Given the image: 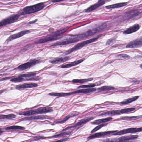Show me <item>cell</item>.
<instances>
[{"instance_id": "obj_1", "label": "cell", "mask_w": 142, "mask_h": 142, "mask_svg": "<svg viewBox=\"0 0 142 142\" xmlns=\"http://www.w3.org/2000/svg\"><path fill=\"white\" fill-rule=\"evenodd\" d=\"M107 27V24L106 23H104L103 24H101L96 27L88 30L85 33L80 34L79 35H76L72 37L73 38L78 39L80 40L84 38H87L88 37L93 36L96 34L100 33L105 30Z\"/></svg>"}, {"instance_id": "obj_2", "label": "cell", "mask_w": 142, "mask_h": 142, "mask_svg": "<svg viewBox=\"0 0 142 142\" xmlns=\"http://www.w3.org/2000/svg\"><path fill=\"white\" fill-rule=\"evenodd\" d=\"M53 109L51 107H40L37 109L32 110H30L25 112H20L19 113V114L21 115L30 116V115H37V114H45L47 113L53 112Z\"/></svg>"}, {"instance_id": "obj_3", "label": "cell", "mask_w": 142, "mask_h": 142, "mask_svg": "<svg viewBox=\"0 0 142 142\" xmlns=\"http://www.w3.org/2000/svg\"><path fill=\"white\" fill-rule=\"evenodd\" d=\"M45 6V5L43 3H40L33 6L26 7L21 10L20 14L21 15H26L35 13L42 10Z\"/></svg>"}, {"instance_id": "obj_4", "label": "cell", "mask_w": 142, "mask_h": 142, "mask_svg": "<svg viewBox=\"0 0 142 142\" xmlns=\"http://www.w3.org/2000/svg\"><path fill=\"white\" fill-rule=\"evenodd\" d=\"M101 36V35H99V36H98V37L91 38V39H89V40H88L83 41V42H82L79 43L77 44L73 48L66 51L64 53V55H67L70 54V53H71L73 52V51H76L77 50L81 49L82 48H83V47H84L85 46H86L88 44H91V43H92L94 42L95 41H96Z\"/></svg>"}, {"instance_id": "obj_5", "label": "cell", "mask_w": 142, "mask_h": 142, "mask_svg": "<svg viewBox=\"0 0 142 142\" xmlns=\"http://www.w3.org/2000/svg\"><path fill=\"white\" fill-rule=\"evenodd\" d=\"M136 109L135 108H130L123 109L120 110H113L108 112H105L100 115V116H114L116 115H119L120 114L128 113L130 112H133Z\"/></svg>"}, {"instance_id": "obj_6", "label": "cell", "mask_w": 142, "mask_h": 142, "mask_svg": "<svg viewBox=\"0 0 142 142\" xmlns=\"http://www.w3.org/2000/svg\"><path fill=\"white\" fill-rule=\"evenodd\" d=\"M19 18V15L15 14L4 19L0 21V27L15 23L18 20Z\"/></svg>"}, {"instance_id": "obj_7", "label": "cell", "mask_w": 142, "mask_h": 142, "mask_svg": "<svg viewBox=\"0 0 142 142\" xmlns=\"http://www.w3.org/2000/svg\"><path fill=\"white\" fill-rule=\"evenodd\" d=\"M142 131V128H127V129L117 131L114 133L112 134L113 136H120L122 135L126 134L128 133H135L138 132H141Z\"/></svg>"}, {"instance_id": "obj_8", "label": "cell", "mask_w": 142, "mask_h": 142, "mask_svg": "<svg viewBox=\"0 0 142 142\" xmlns=\"http://www.w3.org/2000/svg\"><path fill=\"white\" fill-rule=\"evenodd\" d=\"M40 62V61L39 60L31 59L29 62L19 65L17 68V69L18 70H19L20 71H24L25 70L29 69L34 65H36V64H38Z\"/></svg>"}, {"instance_id": "obj_9", "label": "cell", "mask_w": 142, "mask_h": 142, "mask_svg": "<svg viewBox=\"0 0 142 142\" xmlns=\"http://www.w3.org/2000/svg\"><path fill=\"white\" fill-rule=\"evenodd\" d=\"M117 130H114V131H108L106 132H100L94 134L90 135V136L87 138V140H92V139L96 138H101L103 137L107 136L109 135L112 134L115 132H117Z\"/></svg>"}, {"instance_id": "obj_10", "label": "cell", "mask_w": 142, "mask_h": 142, "mask_svg": "<svg viewBox=\"0 0 142 142\" xmlns=\"http://www.w3.org/2000/svg\"><path fill=\"white\" fill-rule=\"evenodd\" d=\"M138 135H130L129 136H124L118 138L111 139V140H107L106 141H114V142H126L132 140H135L138 138Z\"/></svg>"}, {"instance_id": "obj_11", "label": "cell", "mask_w": 142, "mask_h": 142, "mask_svg": "<svg viewBox=\"0 0 142 142\" xmlns=\"http://www.w3.org/2000/svg\"><path fill=\"white\" fill-rule=\"evenodd\" d=\"M62 38L61 36H57L52 34L48 37H44L43 38L40 39L37 42V44H43L44 43L48 42L49 41H54V40H57Z\"/></svg>"}, {"instance_id": "obj_12", "label": "cell", "mask_w": 142, "mask_h": 142, "mask_svg": "<svg viewBox=\"0 0 142 142\" xmlns=\"http://www.w3.org/2000/svg\"><path fill=\"white\" fill-rule=\"evenodd\" d=\"M142 46V37L136 39L133 41L129 43L126 46V48H141Z\"/></svg>"}, {"instance_id": "obj_13", "label": "cell", "mask_w": 142, "mask_h": 142, "mask_svg": "<svg viewBox=\"0 0 142 142\" xmlns=\"http://www.w3.org/2000/svg\"><path fill=\"white\" fill-rule=\"evenodd\" d=\"M79 40H80L78 39H76V38H71L69 39L66 40H65V41H61V42H57L54 43V44L51 45V46H64V45H66L70 44H73V43H75L78 42Z\"/></svg>"}, {"instance_id": "obj_14", "label": "cell", "mask_w": 142, "mask_h": 142, "mask_svg": "<svg viewBox=\"0 0 142 142\" xmlns=\"http://www.w3.org/2000/svg\"><path fill=\"white\" fill-rule=\"evenodd\" d=\"M30 30H23L22 31L20 32L19 33H17V34H14L13 35H11L9 37V38L6 40V42H9L12 41L15 39L19 38L20 37H22L24 35L30 33Z\"/></svg>"}, {"instance_id": "obj_15", "label": "cell", "mask_w": 142, "mask_h": 142, "mask_svg": "<svg viewBox=\"0 0 142 142\" xmlns=\"http://www.w3.org/2000/svg\"><path fill=\"white\" fill-rule=\"evenodd\" d=\"M93 119H94V117H90L86 118H84L83 119L80 120H79L78 122L74 126H71V127H68L65 129H64L63 131H65V130H68L69 128H74V127H78V126H82V125H84L86 123L89 122V121H90L91 120H93Z\"/></svg>"}, {"instance_id": "obj_16", "label": "cell", "mask_w": 142, "mask_h": 142, "mask_svg": "<svg viewBox=\"0 0 142 142\" xmlns=\"http://www.w3.org/2000/svg\"><path fill=\"white\" fill-rule=\"evenodd\" d=\"M105 1H103L99 0L98 2L94 4L92 6L89 7V8H87L85 10V12L86 13H89L93 11L94 10H96L97 9L99 8L101 6L105 3Z\"/></svg>"}, {"instance_id": "obj_17", "label": "cell", "mask_w": 142, "mask_h": 142, "mask_svg": "<svg viewBox=\"0 0 142 142\" xmlns=\"http://www.w3.org/2000/svg\"><path fill=\"white\" fill-rule=\"evenodd\" d=\"M140 26L139 24H136L130 26V27L127 28V29L123 32L124 34H130L137 31L140 29Z\"/></svg>"}, {"instance_id": "obj_18", "label": "cell", "mask_w": 142, "mask_h": 142, "mask_svg": "<svg viewBox=\"0 0 142 142\" xmlns=\"http://www.w3.org/2000/svg\"><path fill=\"white\" fill-rule=\"evenodd\" d=\"M38 85L34 83H24L21 85H18L16 86V89L18 90H22L25 88H35L37 87Z\"/></svg>"}, {"instance_id": "obj_19", "label": "cell", "mask_w": 142, "mask_h": 142, "mask_svg": "<svg viewBox=\"0 0 142 142\" xmlns=\"http://www.w3.org/2000/svg\"><path fill=\"white\" fill-rule=\"evenodd\" d=\"M84 61V59H81L80 60H77V61H75L73 62L69 63L68 64H63L61 66V68H69L72 67L73 66H76V65H78V64H80L82 62H83Z\"/></svg>"}, {"instance_id": "obj_20", "label": "cell", "mask_w": 142, "mask_h": 142, "mask_svg": "<svg viewBox=\"0 0 142 142\" xmlns=\"http://www.w3.org/2000/svg\"><path fill=\"white\" fill-rule=\"evenodd\" d=\"M96 90V89L95 88H88L87 89H80L76 91H74L72 92L73 94H76V93H84V94H88V93H91L94 92Z\"/></svg>"}, {"instance_id": "obj_21", "label": "cell", "mask_w": 142, "mask_h": 142, "mask_svg": "<svg viewBox=\"0 0 142 142\" xmlns=\"http://www.w3.org/2000/svg\"><path fill=\"white\" fill-rule=\"evenodd\" d=\"M70 57L69 56H65L64 57H60L50 61V62L52 64H58L63 62H65L69 60Z\"/></svg>"}, {"instance_id": "obj_22", "label": "cell", "mask_w": 142, "mask_h": 142, "mask_svg": "<svg viewBox=\"0 0 142 142\" xmlns=\"http://www.w3.org/2000/svg\"><path fill=\"white\" fill-rule=\"evenodd\" d=\"M113 120V118L111 117L106 118H103V119H101L97 120H95L94 121L91 123L93 125H99L100 124L104 123H107L108 122L110 121L111 120Z\"/></svg>"}, {"instance_id": "obj_23", "label": "cell", "mask_w": 142, "mask_h": 142, "mask_svg": "<svg viewBox=\"0 0 142 142\" xmlns=\"http://www.w3.org/2000/svg\"><path fill=\"white\" fill-rule=\"evenodd\" d=\"M79 114V113L77 112H73L70 113L69 115H68L67 116H66V117L61 120V121H60L57 122L56 123H65V122L67 121L70 118H71V117H73L75 116H77L78 114Z\"/></svg>"}, {"instance_id": "obj_24", "label": "cell", "mask_w": 142, "mask_h": 142, "mask_svg": "<svg viewBox=\"0 0 142 142\" xmlns=\"http://www.w3.org/2000/svg\"><path fill=\"white\" fill-rule=\"evenodd\" d=\"M127 2L120 3H116L115 4L111 5L110 6H106L105 8L107 9H118V8H120L127 5Z\"/></svg>"}, {"instance_id": "obj_25", "label": "cell", "mask_w": 142, "mask_h": 142, "mask_svg": "<svg viewBox=\"0 0 142 142\" xmlns=\"http://www.w3.org/2000/svg\"><path fill=\"white\" fill-rule=\"evenodd\" d=\"M46 116H43V115H39V116H34L24 118H22L20 120V121L22 120H40V119H46Z\"/></svg>"}, {"instance_id": "obj_26", "label": "cell", "mask_w": 142, "mask_h": 142, "mask_svg": "<svg viewBox=\"0 0 142 142\" xmlns=\"http://www.w3.org/2000/svg\"><path fill=\"white\" fill-rule=\"evenodd\" d=\"M71 94H73L72 92L68 93H51L49 94L50 96L57 97L67 96H71Z\"/></svg>"}, {"instance_id": "obj_27", "label": "cell", "mask_w": 142, "mask_h": 142, "mask_svg": "<svg viewBox=\"0 0 142 142\" xmlns=\"http://www.w3.org/2000/svg\"><path fill=\"white\" fill-rule=\"evenodd\" d=\"M93 80V78L83 79H74L72 80V82L75 83L83 84L88 82L91 81Z\"/></svg>"}, {"instance_id": "obj_28", "label": "cell", "mask_w": 142, "mask_h": 142, "mask_svg": "<svg viewBox=\"0 0 142 142\" xmlns=\"http://www.w3.org/2000/svg\"><path fill=\"white\" fill-rule=\"evenodd\" d=\"M139 98V96H135L133 98H130L127 99L126 100H124L122 102H120V104L122 105H126V104H130V103L134 102L136 100H137L138 98Z\"/></svg>"}, {"instance_id": "obj_29", "label": "cell", "mask_w": 142, "mask_h": 142, "mask_svg": "<svg viewBox=\"0 0 142 142\" xmlns=\"http://www.w3.org/2000/svg\"><path fill=\"white\" fill-rule=\"evenodd\" d=\"M115 89V88L114 87L111 86H104L98 88L97 89V90L98 91L101 92V91H110V90H114Z\"/></svg>"}, {"instance_id": "obj_30", "label": "cell", "mask_w": 142, "mask_h": 142, "mask_svg": "<svg viewBox=\"0 0 142 142\" xmlns=\"http://www.w3.org/2000/svg\"><path fill=\"white\" fill-rule=\"evenodd\" d=\"M16 115L13 114L8 115H0V119H13L16 118Z\"/></svg>"}, {"instance_id": "obj_31", "label": "cell", "mask_w": 142, "mask_h": 142, "mask_svg": "<svg viewBox=\"0 0 142 142\" xmlns=\"http://www.w3.org/2000/svg\"><path fill=\"white\" fill-rule=\"evenodd\" d=\"M7 130H24L25 128L18 126H13L9 127H6L5 128Z\"/></svg>"}, {"instance_id": "obj_32", "label": "cell", "mask_w": 142, "mask_h": 142, "mask_svg": "<svg viewBox=\"0 0 142 142\" xmlns=\"http://www.w3.org/2000/svg\"><path fill=\"white\" fill-rule=\"evenodd\" d=\"M71 131H70V132H62V133H61L59 134H57L56 135H55V136H53L51 137V138H60V137L65 136H68V135H69L71 134Z\"/></svg>"}, {"instance_id": "obj_33", "label": "cell", "mask_w": 142, "mask_h": 142, "mask_svg": "<svg viewBox=\"0 0 142 142\" xmlns=\"http://www.w3.org/2000/svg\"><path fill=\"white\" fill-rule=\"evenodd\" d=\"M11 82H23V81H26V79L25 78H23L22 77L19 76V77L15 78H12L11 80Z\"/></svg>"}, {"instance_id": "obj_34", "label": "cell", "mask_w": 142, "mask_h": 142, "mask_svg": "<svg viewBox=\"0 0 142 142\" xmlns=\"http://www.w3.org/2000/svg\"><path fill=\"white\" fill-rule=\"evenodd\" d=\"M107 125V123H102L101 125H99V126H96V128H95L91 131V133H93L94 132H96V131L99 130L100 129H101L103 127H104V126H105Z\"/></svg>"}, {"instance_id": "obj_35", "label": "cell", "mask_w": 142, "mask_h": 142, "mask_svg": "<svg viewBox=\"0 0 142 142\" xmlns=\"http://www.w3.org/2000/svg\"><path fill=\"white\" fill-rule=\"evenodd\" d=\"M96 85L95 84H90L88 85H82L80 86L79 87H78V88L81 89V88H92L96 86Z\"/></svg>"}, {"instance_id": "obj_36", "label": "cell", "mask_w": 142, "mask_h": 142, "mask_svg": "<svg viewBox=\"0 0 142 142\" xmlns=\"http://www.w3.org/2000/svg\"><path fill=\"white\" fill-rule=\"evenodd\" d=\"M142 118V116H137V117H123L121 118L122 120H130L138 119L139 118Z\"/></svg>"}, {"instance_id": "obj_37", "label": "cell", "mask_w": 142, "mask_h": 142, "mask_svg": "<svg viewBox=\"0 0 142 142\" xmlns=\"http://www.w3.org/2000/svg\"><path fill=\"white\" fill-rule=\"evenodd\" d=\"M36 73H27V74H23V75H21L19 76L20 77H22L23 78H30V77H32V76H35L36 75Z\"/></svg>"}, {"instance_id": "obj_38", "label": "cell", "mask_w": 142, "mask_h": 142, "mask_svg": "<svg viewBox=\"0 0 142 142\" xmlns=\"http://www.w3.org/2000/svg\"><path fill=\"white\" fill-rule=\"evenodd\" d=\"M116 38H117V37H114L113 38L109 39L107 41L106 44V45H110L113 44L116 41Z\"/></svg>"}, {"instance_id": "obj_39", "label": "cell", "mask_w": 142, "mask_h": 142, "mask_svg": "<svg viewBox=\"0 0 142 142\" xmlns=\"http://www.w3.org/2000/svg\"><path fill=\"white\" fill-rule=\"evenodd\" d=\"M118 57H121L124 59H129L130 58V57L129 55L125 54H121L118 55H117Z\"/></svg>"}, {"instance_id": "obj_40", "label": "cell", "mask_w": 142, "mask_h": 142, "mask_svg": "<svg viewBox=\"0 0 142 142\" xmlns=\"http://www.w3.org/2000/svg\"><path fill=\"white\" fill-rule=\"evenodd\" d=\"M65 0H51V2L52 3H57L61 1H63Z\"/></svg>"}, {"instance_id": "obj_41", "label": "cell", "mask_w": 142, "mask_h": 142, "mask_svg": "<svg viewBox=\"0 0 142 142\" xmlns=\"http://www.w3.org/2000/svg\"><path fill=\"white\" fill-rule=\"evenodd\" d=\"M68 140V138H63V139H61V140H59V141H62V142H65V141H67V140Z\"/></svg>"}, {"instance_id": "obj_42", "label": "cell", "mask_w": 142, "mask_h": 142, "mask_svg": "<svg viewBox=\"0 0 142 142\" xmlns=\"http://www.w3.org/2000/svg\"><path fill=\"white\" fill-rule=\"evenodd\" d=\"M37 21H38V19H36L34 21H31V22H30L29 23V24H34V23H36V22Z\"/></svg>"}, {"instance_id": "obj_43", "label": "cell", "mask_w": 142, "mask_h": 142, "mask_svg": "<svg viewBox=\"0 0 142 142\" xmlns=\"http://www.w3.org/2000/svg\"><path fill=\"white\" fill-rule=\"evenodd\" d=\"M11 78V77H9V78H3L2 79L0 80V81H2V80H6L9 79L8 78Z\"/></svg>"}, {"instance_id": "obj_44", "label": "cell", "mask_w": 142, "mask_h": 142, "mask_svg": "<svg viewBox=\"0 0 142 142\" xmlns=\"http://www.w3.org/2000/svg\"><path fill=\"white\" fill-rule=\"evenodd\" d=\"M3 131L2 130V129L1 128H0V135H1V134H2L3 133Z\"/></svg>"}, {"instance_id": "obj_45", "label": "cell", "mask_w": 142, "mask_h": 142, "mask_svg": "<svg viewBox=\"0 0 142 142\" xmlns=\"http://www.w3.org/2000/svg\"><path fill=\"white\" fill-rule=\"evenodd\" d=\"M142 64H141V65H140V67L141 68H142Z\"/></svg>"}, {"instance_id": "obj_46", "label": "cell", "mask_w": 142, "mask_h": 142, "mask_svg": "<svg viewBox=\"0 0 142 142\" xmlns=\"http://www.w3.org/2000/svg\"><path fill=\"white\" fill-rule=\"evenodd\" d=\"M101 1H107V0H101Z\"/></svg>"}, {"instance_id": "obj_47", "label": "cell", "mask_w": 142, "mask_h": 142, "mask_svg": "<svg viewBox=\"0 0 142 142\" xmlns=\"http://www.w3.org/2000/svg\"><path fill=\"white\" fill-rule=\"evenodd\" d=\"M3 90H2V91H0V93H1V92H2V91H3Z\"/></svg>"}]
</instances>
